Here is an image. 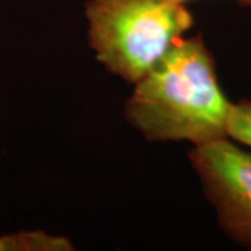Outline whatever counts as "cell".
<instances>
[{
    "mask_svg": "<svg viewBox=\"0 0 251 251\" xmlns=\"http://www.w3.org/2000/svg\"><path fill=\"white\" fill-rule=\"evenodd\" d=\"M135 84L126 116L148 140H186L197 147L227 138L232 103L201 35L181 36Z\"/></svg>",
    "mask_w": 251,
    "mask_h": 251,
    "instance_id": "cell-1",
    "label": "cell"
},
{
    "mask_svg": "<svg viewBox=\"0 0 251 251\" xmlns=\"http://www.w3.org/2000/svg\"><path fill=\"white\" fill-rule=\"evenodd\" d=\"M90 45L109 72L137 82L193 25L177 0H91Z\"/></svg>",
    "mask_w": 251,
    "mask_h": 251,
    "instance_id": "cell-2",
    "label": "cell"
},
{
    "mask_svg": "<svg viewBox=\"0 0 251 251\" xmlns=\"http://www.w3.org/2000/svg\"><path fill=\"white\" fill-rule=\"evenodd\" d=\"M190 159L225 232L251 246V152L221 138L197 145Z\"/></svg>",
    "mask_w": 251,
    "mask_h": 251,
    "instance_id": "cell-3",
    "label": "cell"
},
{
    "mask_svg": "<svg viewBox=\"0 0 251 251\" xmlns=\"http://www.w3.org/2000/svg\"><path fill=\"white\" fill-rule=\"evenodd\" d=\"M73 244L66 237L44 232H21L0 237V251H69Z\"/></svg>",
    "mask_w": 251,
    "mask_h": 251,
    "instance_id": "cell-4",
    "label": "cell"
},
{
    "mask_svg": "<svg viewBox=\"0 0 251 251\" xmlns=\"http://www.w3.org/2000/svg\"><path fill=\"white\" fill-rule=\"evenodd\" d=\"M227 137L251 147V102L232 103L227 120Z\"/></svg>",
    "mask_w": 251,
    "mask_h": 251,
    "instance_id": "cell-5",
    "label": "cell"
},
{
    "mask_svg": "<svg viewBox=\"0 0 251 251\" xmlns=\"http://www.w3.org/2000/svg\"><path fill=\"white\" fill-rule=\"evenodd\" d=\"M177 1H180V3H186V1H188V0H177ZM240 4H243V6H251V0H237Z\"/></svg>",
    "mask_w": 251,
    "mask_h": 251,
    "instance_id": "cell-6",
    "label": "cell"
}]
</instances>
